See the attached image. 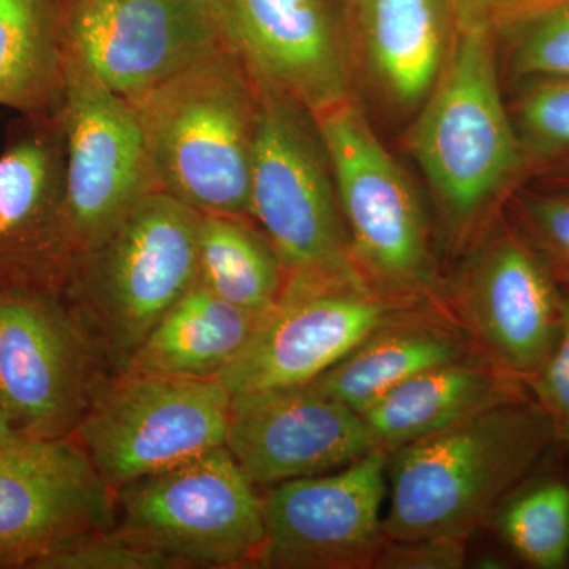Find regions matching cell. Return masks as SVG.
I'll list each match as a JSON object with an SVG mask.
<instances>
[{
  "label": "cell",
  "instance_id": "obj_1",
  "mask_svg": "<svg viewBox=\"0 0 569 569\" xmlns=\"http://www.w3.org/2000/svg\"><path fill=\"white\" fill-rule=\"evenodd\" d=\"M553 443L548 417L527 397L389 452L385 538H470Z\"/></svg>",
  "mask_w": 569,
  "mask_h": 569
},
{
  "label": "cell",
  "instance_id": "obj_2",
  "mask_svg": "<svg viewBox=\"0 0 569 569\" xmlns=\"http://www.w3.org/2000/svg\"><path fill=\"white\" fill-rule=\"evenodd\" d=\"M127 100L157 189L200 213L249 217L260 91L230 48Z\"/></svg>",
  "mask_w": 569,
  "mask_h": 569
},
{
  "label": "cell",
  "instance_id": "obj_3",
  "mask_svg": "<svg viewBox=\"0 0 569 569\" xmlns=\"http://www.w3.org/2000/svg\"><path fill=\"white\" fill-rule=\"evenodd\" d=\"M408 144L452 233L466 236L523 163V148L501 97L496 33L459 31Z\"/></svg>",
  "mask_w": 569,
  "mask_h": 569
},
{
  "label": "cell",
  "instance_id": "obj_4",
  "mask_svg": "<svg viewBox=\"0 0 569 569\" xmlns=\"http://www.w3.org/2000/svg\"><path fill=\"white\" fill-rule=\"evenodd\" d=\"M316 119L359 274L392 301L448 313L429 220L406 171L355 100Z\"/></svg>",
  "mask_w": 569,
  "mask_h": 569
},
{
  "label": "cell",
  "instance_id": "obj_5",
  "mask_svg": "<svg viewBox=\"0 0 569 569\" xmlns=\"http://www.w3.org/2000/svg\"><path fill=\"white\" fill-rule=\"evenodd\" d=\"M258 91L250 219L274 247L287 274L355 268L316 116L272 89L258 86Z\"/></svg>",
  "mask_w": 569,
  "mask_h": 569
},
{
  "label": "cell",
  "instance_id": "obj_6",
  "mask_svg": "<svg viewBox=\"0 0 569 569\" xmlns=\"http://www.w3.org/2000/svg\"><path fill=\"white\" fill-rule=\"evenodd\" d=\"M348 269L291 272L249 346L217 377L231 395L302 387L408 310Z\"/></svg>",
  "mask_w": 569,
  "mask_h": 569
},
{
  "label": "cell",
  "instance_id": "obj_7",
  "mask_svg": "<svg viewBox=\"0 0 569 569\" xmlns=\"http://www.w3.org/2000/svg\"><path fill=\"white\" fill-rule=\"evenodd\" d=\"M227 448L122 488V539L178 563H257L263 498Z\"/></svg>",
  "mask_w": 569,
  "mask_h": 569
},
{
  "label": "cell",
  "instance_id": "obj_8",
  "mask_svg": "<svg viewBox=\"0 0 569 569\" xmlns=\"http://www.w3.org/2000/svg\"><path fill=\"white\" fill-rule=\"evenodd\" d=\"M230 406L219 380L130 370L82 419L78 443L122 489L224 447Z\"/></svg>",
  "mask_w": 569,
  "mask_h": 569
},
{
  "label": "cell",
  "instance_id": "obj_9",
  "mask_svg": "<svg viewBox=\"0 0 569 569\" xmlns=\"http://www.w3.org/2000/svg\"><path fill=\"white\" fill-rule=\"evenodd\" d=\"M200 222V212L152 190L86 252L89 299L116 350L132 358L198 282Z\"/></svg>",
  "mask_w": 569,
  "mask_h": 569
},
{
  "label": "cell",
  "instance_id": "obj_10",
  "mask_svg": "<svg viewBox=\"0 0 569 569\" xmlns=\"http://www.w3.org/2000/svg\"><path fill=\"white\" fill-rule=\"evenodd\" d=\"M452 323L471 351L523 385L552 353L561 290L526 234L501 227L489 234L445 290Z\"/></svg>",
  "mask_w": 569,
  "mask_h": 569
},
{
  "label": "cell",
  "instance_id": "obj_11",
  "mask_svg": "<svg viewBox=\"0 0 569 569\" xmlns=\"http://www.w3.org/2000/svg\"><path fill=\"white\" fill-rule=\"evenodd\" d=\"M61 99L67 134L62 228L86 253L142 197L159 189L132 104L69 51Z\"/></svg>",
  "mask_w": 569,
  "mask_h": 569
},
{
  "label": "cell",
  "instance_id": "obj_12",
  "mask_svg": "<svg viewBox=\"0 0 569 569\" xmlns=\"http://www.w3.org/2000/svg\"><path fill=\"white\" fill-rule=\"evenodd\" d=\"M67 51L123 99L224 50L212 0H62Z\"/></svg>",
  "mask_w": 569,
  "mask_h": 569
},
{
  "label": "cell",
  "instance_id": "obj_13",
  "mask_svg": "<svg viewBox=\"0 0 569 569\" xmlns=\"http://www.w3.org/2000/svg\"><path fill=\"white\" fill-rule=\"evenodd\" d=\"M227 47L254 82L313 116L353 100V32L343 0H212Z\"/></svg>",
  "mask_w": 569,
  "mask_h": 569
},
{
  "label": "cell",
  "instance_id": "obj_14",
  "mask_svg": "<svg viewBox=\"0 0 569 569\" xmlns=\"http://www.w3.org/2000/svg\"><path fill=\"white\" fill-rule=\"evenodd\" d=\"M388 458L373 449L350 466L280 482L263 498L257 563L277 569H370L383 531Z\"/></svg>",
  "mask_w": 569,
  "mask_h": 569
},
{
  "label": "cell",
  "instance_id": "obj_15",
  "mask_svg": "<svg viewBox=\"0 0 569 569\" xmlns=\"http://www.w3.org/2000/svg\"><path fill=\"white\" fill-rule=\"evenodd\" d=\"M110 486L80 443L21 437L0 448V567L44 557L114 522Z\"/></svg>",
  "mask_w": 569,
  "mask_h": 569
},
{
  "label": "cell",
  "instance_id": "obj_16",
  "mask_svg": "<svg viewBox=\"0 0 569 569\" xmlns=\"http://www.w3.org/2000/svg\"><path fill=\"white\" fill-rule=\"evenodd\" d=\"M224 448L261 486L329 473L378 449L361 413L310 385L231 395Z\"/></svg>",
  "mask_w": 569,
  "mask_h": 569
},
{
  "label": "cell",
  "instance_id": "obj_17",
  "mask_svg": "<svg viewBox=\"0 0 569 569\" xmlns=\"http://www.w3.org/2000/svg\"><path fill=\"white\" fill-rule=\"evenodd\" d=\"M82 397L84 365L69 321L40 296L0 293V408L18 432L66 436Z\"/></svg>",
  "mask_w": 569,
  "mask_h": 569
},
{
  "label": "cell",
  "instance_id": "obj_18",
  "mask_svg": "<svg viewBox=\"0 0 569 569\" xmlns=\"http://www.w3.org/2000/svg\"><path fill=\"white\" fill-rule=\"evenodd\" d=\"M351 32L381 96L403 112L421 110L458 39L449 0H348Z\"/></svg>",
  "mask_w": 569,
  "mask_h": 569
},
{
  "label": "cell",
  "instance_id": "obj_19",
  "mask_svg": "<svg viewBox=\"0 0 569 569\" xmlns=\"http://www.w3.org/2000/svg\"><path fill=\"white\" fill-rule=\"evenodd\" d=\"M527 397L519 378L471 353L403 381L366 408L361 417L376 447L389 455L490 408Z\"/></svg>",
  "mask_w": 569,
  "mask_h": 569
},
{
  "label": "cell",
  "instance_id": "obj_20",
  "mask_svg": "<svg viewBox=\"0 0 569 569\" xmlns=\"http://www.w3.org/2000/svg\"><path fill=\"white\" fill-rule=\"evenodd\" d=\"M471 353L447 312L422 307L378 328L309 385L362 413L411 377Z\"/></svg>",
  "mask_w": 569,
  "mask_h": 569
},
{
  "label": "cell",
  "instance_id": "obj_21",
  "mask_svg": "<svg viewBox=\"0 0 569 569\" xmlns=\"http://www.w3.org/2000/svg\"><path fill=\"white\" fill-rule=\"evenodd\" d=\"M264 317L223 301L198 280L142 340L130 370L217 380L246 350Z\"/></svg>",
  "mask_w": 569,
  "mask_h": 569
},
{
  "label": "cell",
  "instance_id": "obj_22",
  "mask_svg": "<svg viewBox=\"0 0 569 569\" xmlns=\"http://www.w3.org/2000/svg\"><path fill=\"white\" fill-rule=\"evenodd\" d=\"M62 0H0V104L39 111L62 96Z\"/></svg>",
  "mask_w": 569,
  "mask_h": 569
},
{
  "label": "cell",
  "instance_id": "obj_23",
  "mask_svg": "<svg viewBox=\"0 0 569 569\" xmlns=\"http://www.w3.org/2000/svg\"><path fill=\"white\" fill-rule=\"evenodd\" d=\"M250 217L201 213L198 280L239 309L266 316L279 301L287 271Z\"/></svg>",
  "mask_w": 569,
  "mask_h": 569
},
{
  "label": "cell",
  "instance_id": "obj_24",
  "mask_svg": "<svg viewBox=\"0 0 569 569\" xmlns=\"http://www.w3.org/2000/svg\"><path fill=\"white\" fill-rule=\"evenodd\" d=\"M497 530L531 568L560 569L569 561V485L563 479H527L498 508ZM492 518V519H493Z\"/></svg>",
  "mask_w": 569,
  "mask_h": 569
},
{
  "label": "cell",
  "instance_id": "obj_25",
  "mask_svg": "<svg viewBox=\"0 0 569 569\" xmlns=\"http://www.w3.org/2000/svg\"><path fill=\"white\" fill-rule=\"evenodd\" d=\"M54 164L50 149L33 140L0 157V242L28 230L50 200Z\"/></svg>",
  "mask_w": 569,
  "mask_h": 569
},
{
  "label": "cell",
  "instance_id": "obj_26",
  "mask_svg": "<svg viewBox=\"0 0 569 569\" xmlns=\"http://www.w3.org/2000/svg\"><path fill=\"white\" fill-rule=\"evenodd\" d=\"M515 116L523 152L569 156V77L531 80Z\"/></svg>",
  "mask_w": 569,
  "mask_h": 569
},
{
  "label": "cell",
  "instance_id": "obj_27",
  "mask_svg": "<svg viewBox=\"0 0 569 569\" xmlns=\"http://www.w3.org/2000/svg\"><path fill=\"white\" fill-rule=\"evenodd\" d=\"M512 73L523 80L569 77V0H557L516 26Z\"/></svg>",
  "mask_w": 569,
  "mask_h": 569
},
{
  "label": "cell",
  "instance_id": "obj_28",
  "mask_svg": "<svg viewBox=\"0 0 569 569\" xmlns=\"http://www.w3.org/2000/svg\"><path fill=\"white\" fill-rule=\"evenodd\" d=\"M178 567V561L160 550L134 545L127 539L114 541L82 539L44 557L36 569H164Z\"/></svg>",
  "mask_w": 569,
  "mask_h": 569
},
{
  "label": "cell",
  "instance_id": "obj_29",
  "mask_svg": "<svg viewBox=\"0 0 569 569\" xmlns=\"http://www.w3.org/2000/svg\"><path fill=\"white\" fill-rule=\"evenodd\" d=\"M531 399L545 411L557 443L569 448V293L561 290V321L552 353L526 381Z\"/></svg>",
  "mask_w": 569,
  "mask_h": 569
},
{
  "label": "cell",
  "instance_id": "obj_30",
  "mask_svg": "<svg viewBox=\"0 0 569 569\" xmlns=\"http://www.w3.org/2000/svg\"><path fill=\"white\" fill-rule=\"evenodd\" d=\"M523 228L557 282L569 287V197L535 194L522 204Z\"/></svg>",
  "mask_w": 569,
  "mask_h": 569
},
{
  "label": "cell",
  "instance_id": "obj_31",
  "mask_svg": "<svg viewBox=\"0 0 569 569\" xmlns=\"http://www.w3.org/2000/svg\"><path fill=\"white\" fill-rule=\"evenodd\" d=\"M468 538L433 537L385 542L373 568L460 569L466 567Z\"/></svg>",
  "mask_w": 569,
  "mask_h": 569
},
{
  "label": "cell",
  "instance_id": "obj_32",
  "mask_svg": "<svg viewBox=\"0 0 569 569\" xmlns=\"http://www.w3.org/2000/svg\"><path fill=\"white\" fill-rule=\"evenodd\" d=\"M557 0H449L459 31L497 33L535 17Z\"/></svg>",
  "mask_w": 569,
  "mask_h": 569
},
{
  "label": "cell",
  "instance_id": "obj_33",
  "mask_svg": "<svg viewBox=\"0 0 569 569\" xmlns=\"http://www.w3.org/2000/svg\"><path fill=\"white\" fill-rule=\"evenodd\" d=\"M17 427L13 426L11 419L7 417L6 411L0 408V448L7 447V445L13 443L18 438H21Z\"/></svg>",
  "mask_w": 569,
  "mask_h": 569
}]
</instances>
